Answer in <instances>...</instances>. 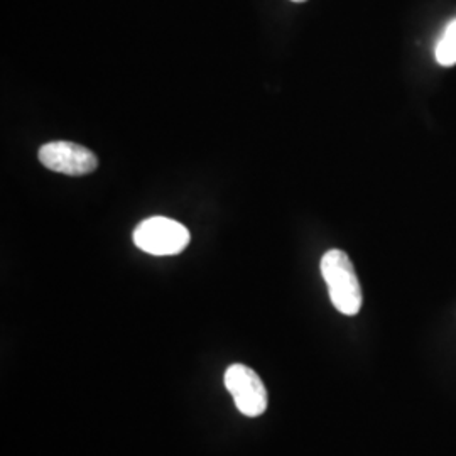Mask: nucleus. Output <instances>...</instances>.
I'll return each instance as SVG.
<instances>
[{
  "instance_id": "1",
  "label": "nucleus",
  "mask_w": 456,
  "mask_h": 456,
  "mask_svg": "<svg viewBox=\"0 0 456 456\" xmlns=\"http://www.w3.org/2000/svg\"><path fill=\"white\" fill-rule=\"evenodd\" d=\"M322 274L333 306L346 316L362 310V288L350 257L338 248L328 250L322 259Z\"/></svg>"
},
{
  "instance_id": "2",
  "label": "nucleus",
  "mask_w": 456,
  "mask_h": 456,
  "mask_svg": "<svg viewBox=\"0 0 456 456\" xmlns=\"http://www.w3.org/2000/svg\"><path fill=\"white\" fill-rule=\"evenodd\" d=\"M134 244L151 256H178L190 244V232L176 220L152 216L134 230Z\"/></svg>"
},
{
  "instance_id": "3",
  "label": "nucleus",
  "mask_w": 456,
  "mask_h": 456,
  "mask_svg": "<svg viewBox=\"0 0 456 456\" xmlns=\"http://www.w3.org/2000/svg\"><path fill=\"white\" fill-rule=\"evenodd\" d=\"M225 387L244 416L257 418L265 412L267 389L261 377L250 367L242 363L230 365L225 372Z\"/></svg>"
},
{
  "instance_id": "4",
  "label": "nucleus",
  "mask_w": 456,
  "mask_h": 456,
  "mask_svg": "<svg viewBox=\"0 0 456 456\" xmlns=\"http://www.w3.org/2000/svg\"><path fill=\"white\" fill-rule=\"evenodd\" d=\"M37 158L49 171L68 176L90 175L98 166L97 156L90 149L68 141H54L41 146Z\"/></svg>"
},
{
  "instance_id": "5",
  "label": "nucleus",
  "mask_w": 456,
  "mask_h": 456,
  "mask_svg": "<svg viewBox=\"0 0 456 456\" xmlns=\"http://www.w3.org/2000/svg\"><path fill=\"white\" fill-rule=\"evenodd\" d=\"M436 60L441 66L456 65V19H453L436 46Z\"/></svg>"
},
{
  "instance_id": "6",
  "label": "nucleus",
  "mask_w": 456,
  "mask_h": 456,
  "mask_svg": "<svg viewBox=\"0 0 456 456\" xmlns=\"http://www.w3.org/2000/svg\"><path fill=\"white\" fill-rule=\"evenodd\" d=\"M293 2H306V0H293Z\"/></svg>"
}]
</instances>
